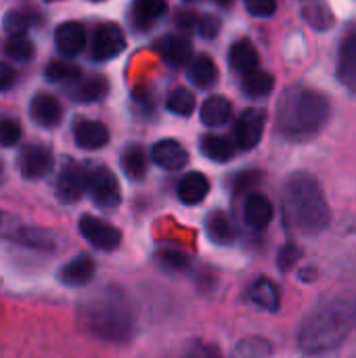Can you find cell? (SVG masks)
Listing matches in <instances>:
<instances>
[{"label":"cell","mask_w":356,"mask_h":358,"mask_svg":"<svg viewBox=\"0 0 356 358\" xmlns=\"http://www.w3.org/2000/svg\"><path fill=\"white\" fill-rule=\"evenodd\" d=\"M151 159L155 166H159L162 170H180L187 166L189 162V153L185 151V147L172 138H164L159 143L153 145L151 149Z\"/></svg>","instance_id":"15"},{"label":"cell","mask_w":356,"mask_h":358,"mask_svg":"<svg viewBox=\"0 0 356 358\" xmlns=\"http://www.w3.org/2000/svg\"><path fill=\"white\" fill-rule=\"evenodd\" d=\"M88 191V172L71 166L65 168L57 180V197L63 203H76L84 193Z\"/></svg>","instance_id":"12"},{"label":"cell","mask_w":356,"mask_h":358,"mask_svg":"<svg viewBox=\"0 0 356 358\" xmlns=\"http://www.w3.org/2000/svg\"><path fill=\"white\" fill-rule=\"evenodd\" d=\"M285 222L302 235H319L332 222V210L311 172H294L285 185Z\"/></svg>","instance_id":"4"},{"label":"cell","mask_w":356,"mask_h":358,"mask_svg":"<svg viewBox=\"0 0 356 358\" xmlns=\"http://www.w3.org/2000/svg\"><path fill=\"white\" fill-rule=\"evenodd\" d=\"M245 8L256 17H271L277 10V0H245Z\"/></svg>","instance_id":"41"},{"label":"cell","mask_w":356,"mask_h":358,"mask_svg":"<svg viewBox=\"0 0 356 358\" xmlns=\"http://www.w3.org/2000/svg\"><path fill=\"white\" fill-rule=\"evenodd\" d=\"M29 115H31V120L38 126H42V128H55L61 122V117H63V107H61V103L52 94L38 92L31 99V103H29Z\"/></svg>","instance_id":"14"},{"label":"cell","mask_w":356,"mask_h":358,"mask_svg":"<svg viewBox=\"0 0 356 358\" xmlns=\"http://www.w3.org/2000/svg\"><path fill=\"white\" fill-rule=\"evenodd\" d=\"M46 2H55V0H46Z\"/></svg>","instance_id":"47"},{"label":"cell","mask_w":356,"mask_h":358,"mask_svg":"<svg viewBox=\"0 0 356 358\" xmlns=\"http://www.w3.org/2000/svg\"><path fill=\"white\" fill-rule=\"evenodd\" d=\"M206 233H208V239L212 243H216V245H231L235 241L233 222L220 210L208 214V218H206Z\"/></svg>","instance_id":"23"},{"label":"cell","mask_w":356,"mask_h":358,"mask_svg":"<svg viewBox=\"0 0 356 358\" xmlns=\"http://www.w3.org/2000/svg\"><path fill=\"white\" fill-rule=\"evenodd\" d=\"M332 113L325 94L296 84L283 92L277 107V128L290 141H308L321 132Z\"/></svg>","instance_id":"3"},{"label":"cell","mask_w":356,"mask_h":358,"mask_svg":"<svg viewBox=\"0 0 356 358\" xmlns=\"http://www.w3.org/2000/svg\"><path fill=\"white\" fill-rule=\"evenodd\" d=\"M155 46H157V52L164 57V61H168L174 67L185 65L187 59H189V55H191V42L187 38L174 36V34L162 36Z\"/></svg>","instance_id":"22"},{"label":"cell","mask_w":356,"mask_h":358,"mask_svg":"<svg viewBox=\"0 0 356 358\" xmlns=\"http://www.w3.org/2000/svg\"><path fill=\"white\" fill-rule=\"evenodd\" d=\"M107 92H109L107 80L103 76H90L71 90V99L78 103H97V101L105 99Z\"/></svg>","instance_id":"28"},{"label":"cell","mask_w":356,"mask_h":358,"mask_svg":"<svg viewBox=\"0 0 356 358\" xmlns=\"http://www.w3.org/2000/svg\"><path fill=\"white\" fill-rule=\"evenodd\" d=\"M52 153L44 145H27L19 155V170L23 178H42L52 168Z\"/></svg>","instance_id":"10"},{"label":"cell","mask_w":356,"mask_h":358,"mask_svg":"<svg viewBox=\"0 0 356 358\" xmlns=\"http://www.w3.org/2000/svg\"><path fill=\"white\" fill-rule=\"evenodd\" d=\"M300 258H302V250H300L298 245H294V243H287V245L281 248L279 258H277V264H279V268L285 273V271L294 268L296 262H298Z\"/></svg>","instance_id":"40"},{"label":"cell","mask_w":356,"mask_h":358,"mask_svg":"<svg viewBox=\"0 0 356 358\" xmlns=\"http://www.w3.org/2000/svg\"><path fill=\"white\" fill-rule=\"evenodd\" d=\"M88 193H90L92 201L103 210L118 208L122 201V191H120L118 178L105 166H97V168L88 170Z\"/></svg>","instance_id":"6"},{"label":"cell","mask_w":356,"mask_h":358,"mask_svg":"<svg viewBox=\"0 0 356 358\" xmlns=\"http://www.w3.org/2000/svg\"><path fill=\"white\" fill-rule=\"evenodd\" d=\"M166 105H168V109H170L172 113H176V115H191L193 109H195V96H193L191 90L178 86V88H174V90L168 94V103H166Z\"/></svg>","instance_id":"33"},{"label":"cell","mask_w":356,"mask_h":358,"mask_svg":"<svg viewBox=\"0 0 356 358\" xmlns=\"http://www.w3.org/2000/svg\"><path fill=\"white\" fill-rule=\"evenodd\" d=\"M46 78L50 82H76L82 78V69L67 61H50L46 67Z\"/></svg>","instance_id":"34"},{"label":"cell","mask_w":356,"mask_h":358,"mask_svg":"<svg viewBox=\"0 0 356 358\" xmlns=\"http://www.w3.org/2000/svg\"><path fill=\"white\" fill-rule=\"evenodd\" d=\"M273 86H275L273 76L266 73V71H262V69H256V71L243 76V84H241L243 92H245L248 96H254V99L266 96V94L273 90Z\"/></svg>","instance_id":"30"},{"label":"cell","mask_w":356,"mask_h":358,"mask_svg":"<svg viewBox=\"0 0 356 358\" xmlns=\"http://www.w3.org/2000/svg\"><path fill=\"white\" fill-rule=\"evenodd\" d=\"M157 262L168 273H185L191 268V256L178 248H164L157 254Z\"/></svg>","instance_id":"31"},{"label":"cell","mask_w":356,"mask_h":358,"mask_svg":"<svg viewBox=\"0 0 356 358\" xmlns=\"http://www.w3.org/2000/svg\"><path fill=\"white\" fill-rule=\"evenodd\" d=\"M302 13H304L306 21H308L311 25L319 27V29H325V27H329V25L334 23V17H332V13H329V10L323 6V4H313V6H306Z\"/></svg>","instance_id":"36"},{"label":"cell","mask_w":356,"mask_h":358,"mask_svg":"<svg viewBox=\"0 0 356 358\" xmlns=\"http://www.w3.org/2000/svg\"><path fill=\"white\" fill-rule=\"evenodd\" d=\"M80 323L94 338L109 344H128L134 336V310L128 296L113 285L101 287L78 304Z\"/></svg>","instance_id":"2"},{"label":"cell","mask_w":356,"mask_h":358,"mask_svg":"<svg viewBox=\"0 0 356 358\" xmlns=\"http://www.w3.org/2000/svg\"><path fill=\"white\" fill-rule=\"evenodd\" d=\"M2 25H4V31L8 36H23L34 25V15L23 10V8H15V10L6 13Z\"/></svg>","instance_id":"32"},{"label":"cell","mask_w":356,"mask_h":358,"mask_svg":"<svg viewBox=\"0 0 356 358\" xmlns=\"http://www.w3.org/2000/svg\"><path fill=\"white\" fill-rule=\"evenodd\" d=\"M201 153L216 162V164H225V162H231L237 153V143H233L231 138L227 136H216V134H210L201 141Z\"/></svg>","instance_id":"25"},{"label":"cell","mask_w":356,"mask_h":358,"mask_svg":"<svg viewBox=\"0 0 356 358\" xmlns=\"http://www.w3.org/2000/svg\"><path fill=\"white\" fill-rule=\"evenodd\" d=\"M166 10V0H134L132 21L138 29H149Z\"/></svg>","instance_id":"26"},{"label":"cell","mask_w":356,"mask_h":358,"mask_svg":"<svg viewBox=\"0 0 356 358\" xmlns=\"http://www.w3.org/2000/svg\"><path fill=\"white\" fill-rule=\"evenodd\" d=\"M0 176H2V164H0Z\"/></svg>","instance_id":"46"},{"label":"cell","mask_w":356,"mask_h":358,"mask_svg":"<svg viewBox=\"0 0 356 358\" xmlns=\"http://www.w3.org/2000/svg\"><path fill=\"white\" fill-rule=\"evenodd\" d=\"M258 52L254 48V44L248 40V38H241L237 40L231 50H229V65L235 73L239 76H248L252 71L258 69Z\"/></svg>","instance_id":"21"},{"label":"cell","mask_w":356,"mask_h":358,"mask_svg":"<svg viewBox=\"0 0 356 358\" xmlns=\"http://www.w3.org/2000/svg\"><path fill=\"white\" fill-rule=\"evenodd\" d=\"M4 52L15 61H27L34 57V44L25 36H10L4 44Z\"/></svg>","instance_id":"35"},{"label":"cell","mask_w":356,"mask_h":358,"mask_svg":"<svg viewBox=\"0 0 356 358\" xmlns=\"http://www.w3.org/2000/svg\"><path fill=\"white\" fill-rule=\"evenodd\" d=\"M97 273V264L88 254H80L73 260H69L59 271V281L67 287H84L92 281Z\"/></svg>","instance_id":"13"},{"label":"cell","mask_w":356,"mask_h":358,"mask_svg":"<svg viewBox=\"0 0 356 358\" xmlns=\"http://www.w3.org/2000/svg\"><path fill=\"white\" fill-rule=\"evenodd\" d=\"M195 29L199 31V36L214 38V36L218 34V29H220V21H218L214 15H204V17H199V21H197V27H195Z\"/></svg>","instance_id":"42"},{"label":"cell","mask_w":356,"mask_h":358,"mask_svg":"<svg viewBox=\"0 0 356 358\" xmlns=\"http://www.w3.org/2000/svg\"><path fill=\"white\" fill-rule=\"evenodd\" d=\"M180 358H222V352L214 346V344H208V342H191L185 350Z\"/></svg>","instance_id":"37"},{"label":"cell","mask_w":356,"mask_h":358,"mask_svg":"<svg viewBox=\"0 0 356 358\" xmlns=\"http://www.w3.org/2000/svg\"><path fill=\"white\" fill-rule=\"evenodd\" d=\"M216 4H220V6H231L233 4V0H214Z\"/></svg>","instance_id":"45"},{"label":"cell","mask_w":356,"mask_h":358,"mask_svg":"<svg viewBox=\"0 0 356 358\" xmlns=\"http://www.w3.org/2000/svg\"><path fill=\"white\" fill-rule=\"evenodd\" d=\"M273 214H275L273 203L262 193H252L243 203V218H245L248 227H252L256 231H264L271 224Z\"/></svg>","instance_id":"17"},{"label":"cell","mask_w":356,"mask_h":358,"mask_svg":"<svg viewBox=\"0 0 356 358\" xmlns=\"http://www.w3.org/2000/svg\"><path fill=\"white\" fill-rule=\"evenodd\" d=\"M92 2H101V0H92Z\"/></svg>","instance_id":"48"},{"label":"cell","mask_w":356,"mask_h":358,"mask_svg":"<svg viewBox=\"0 0 356 358\" xmlns=\"http://www.w3.org/2000/svg\"><path fill=\"white\" fill-rule=\"evenodd\" d=\"M73 138H76V145L78 147L88 149V151H94V149H101V147H105L109 143V130L101 122L80 120L73 126Z\"/></svg>","instance_id":"16"},{"label":"cell","mask_w":356,"mask_h":358,"mask_svg":"<svg viewBox=\"0 0 356 358\" xmlns=\"http://www.w3.org/2000/svg\"><path fill=\"white\" fill-rule=\"evenodd\" d=\"M55 44L65 57H76L86 44V29L78 21L61 23L55 31Z\"/></svg>","instance_id":"18"},{"label":"cell","mask_w":356,"mask_h":358,"mask_svg":"<svg viewBox=\"0 0 356 358\" xmlns=\"http://www.w3.org/2000/svg\"><path fill=\"white\" fill-rule=\"evenodd\" d=\"M210 193V180L201 172L185 174L176 185V195L185 206H199Z\"/></svg>","instance_id":"19"},{"label":"cell","mask_w":356,"mask_h":358,"mask_svg":"<svg viewBox=\"0 0 356 358\" xmlns=\"http://www.w3.org/2000/svg\"><path fill=\"white\" fill-rule=\"evenodd\" d=\"M248 300H250L252 304H256L258 308H264V310H269V313H277V310L281 308V292H279V287H277L271 279H266V277H260V279H256V281L250 285V289H248Z\"/></svg>","instance_id":"20"},{"label":"cell","mask_w":356,"mask_h":358,"mask_svg":"<svg viewBox=\"0 0 356 358\" xmlns=\"http://www.w3.org/2000/svg\"><path fill=\"white\" fill-rule=\"evenodd\" d=\"M78 227H80L82 237L92 248H97L101 252H113L122 243V233L113 224H109V222H105L101 218H94L90 214H84L80 218V224Z\"/></svg>","instance_id":"7"},{"label":"cell","mask_w":356,"mask_h":358,"mask_svg":"<svg viewBox=\"0 0 356 358\" xmlns=\"http://www.w3.org/2000/svg\"><path fill=\"white\" fill-rule=\"evenodd\" d=\"M231 113H233V105H231V101L227 96H210V99H206L204 105H201V111H199L201 122L206 126H210V128L227 124Z\"/></svg>","instance_id":"24"},{"label":"cell","mask_w":356,"mask_h":358,"mask_svg":"<svg viewBox=\"0 0 356 358\" xmlns=\"http://www.w3.org/2000/svg\"><path fill=\"white\" fill-rule=\"evenodd\" d=\"M126 48V36L120 25L115 23H103L97 27L94 38H92V59L94 61H109L122 55Z\"/></svg>","instance_id":"8"},{"label":"cell","mask_w":356,"mask_h":358,"mask_svg":"<svg viewBox=\"0 0 356 358\" xmlns=\"http://www.w3.org/2000/svg\"><path fill=\"white\" fill-rule=\"evenodd\" d=\"M15 80H17L15 69L8 67V65H4V63H0V92L8 90L15 84Z\"/></svg>","instance_id":"44"},{"label":"cell","mask_w":356,"mask_h":358,"mask_svg":"<svg viewBox=\"0 0 356 358\" xmlns=\"http://www.w3.org/2000/svg\"><path fill=\"white\" fill-rule=\"evenodd\" d=\"M338 78L353 94H356V25L342 38L338 57Z\"/></svg>","instance_id":"11"},{"label":"cell","mask_w":356,"mask_h":358,"mask_svg":"<svg viewBox=\"0 0 356 358\" xmlns=\"http://www.w3.org/2000/svg\"><path fill=\"white\" fill-rule=\"evenodd\" d=\"M197 21H199V17L195 15V13H191V10H178L176 13V25L180 27V29H185V31H191V29H195L197 27Z\"/></svg>","instance_id":"43"},{"label":"cell","mask_w":356,"mask_h":358,"mask_svg":"<svg viewBox=\"0 0 356 358\" xmlns=\"http://www.w3.org/2000/svg\"><path fill=\"white\" fill-rule=\"evenodd\" d=\"M356 329V294H332L304 317L298 329V346L308 355H325L340 348Z\"/></svg>","instance_id":"1"},{"label":"cell","mask_w":356,"mask_h":358,"mask_svg":"<svg viewBox=\"0 0 356 358\" xmlns=\"http://www.w3.org/2000/svg\"><path fill=\"white\" fill-rule=\"evenodd\" d=\"M239 352L248 358H264L269 352H271V346H269V342H266V340L254 338V340H245V342H241Z\"/></svg>","instance_id":"39"},{"label":"cell","mask_w":356,"mask_h":358,"mask_svg":"<svg viewBox=\"0 0 356 358\" xmlns=\"http://www.w3.org/2000/svg\"><path fill=\"white\" fill-rule=\"evenodd\" d=\"M266 113L262 109H245L235 124V143L241 151L254 149L264 132Z\"/></svg>","instance_id":"9"},{"label":"cell","mask_w":356,"mask_h":358,"mask_svg":"<svg viewBox=\"0 0 356 358\" xmlns=\"http://www.w3.org/2000/svg\"><path fill=\"white\" fill-rule=\"evenodd\" d=\"M21 138V126L13 117H0V145L13 147Z\"/></svg>","instance_id":"38"},{"label":"cell","mask_w":356,"mask_h":358,"mask_svg":"<svg viewBox=\"0 0 356 358\" xmlns=\"http://www.w3.org/2000/svg\"><path fill=\"white\" fill-rule=\"evenodd\" d=\"M187 76L189 80L199 86V88H210L216 80H218V69H216V63L206 57V55H199L195 57L191 63H189V69H187Z\"/></svg>","instance_id":"27"},{"label":"cell","mask_w":356,"mask_h":358,"mask_svg":"<svg viewBox=\"0 0 356 358\" xmlns=\"http://www.w3.org/2000/svg\"><path fill=\"white\" fill-rule=\"evenodd\" d=\"M122 170L132 180H143L147 174V155L141 145H128L122 153Z\"/></svg>","instance_id":"29"},{"label":"cell","mask_w":356,"mask_h":358,"mask_svg":"<svg viewBox=\"0 0 356 358\" xmlns=\"http://www.w3.org/2000/svg\"><path fill=\"white\" fill-rule=\"evenodd\" d=\"M0 237L13 239L25 248H34L40 252H50L57 248V239L50 231L29 227V224H21L13 216L4 214L2 210H0Z\"/></svg>","instance_id":"5"}]
</instances>
